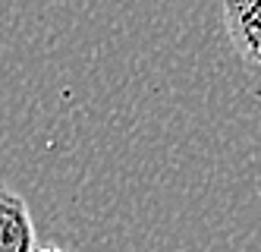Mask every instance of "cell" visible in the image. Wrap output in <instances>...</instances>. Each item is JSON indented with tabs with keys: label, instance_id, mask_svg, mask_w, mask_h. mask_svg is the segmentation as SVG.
<instances>
[{
	"label": "cell",
	"instance_id": "cell-1",
	"mask_svg": "<svg viewBox=\"0 0 261 252\" xmlns=\"http://www.w3.org/2000/svg\"><path fill=\"white\" fill-rule=\"evenodd\" d=\"M223 22L239 60L261 66V0H223Z\"/></svg>",
	"mask_w": 261,
	"mask_h": 252
},
{
	"label": "cell",
	"instance_id": "cell-2",
	"mask_svg": "<svg viewBox=\"0 0 261 252\" xmlns=\"http://www.w3.org/2000/svg\"><path fill=\"white\" fill-rule=\"evenodd\" d=\"M35 224L29 202L13 192L10 186H0V252H35Z\"/></svg>",
	"mask_w": 261,
	"mask_h": 252
},
{
	"label": "cell",
	"instance_id": "cell-3",
	"mask_svg": "<svg viewBox=\"0 0 261 252\" xmlns=\"http://www.w3.org/2000/svg\"><path fill=\"white\" fill-rule=\"evenodd\" d=\"M35 252H66V249H57V246H38Z\"/></svg>",
	"mask_w": 261,
	"mask_h": 252
}]
</instances>
